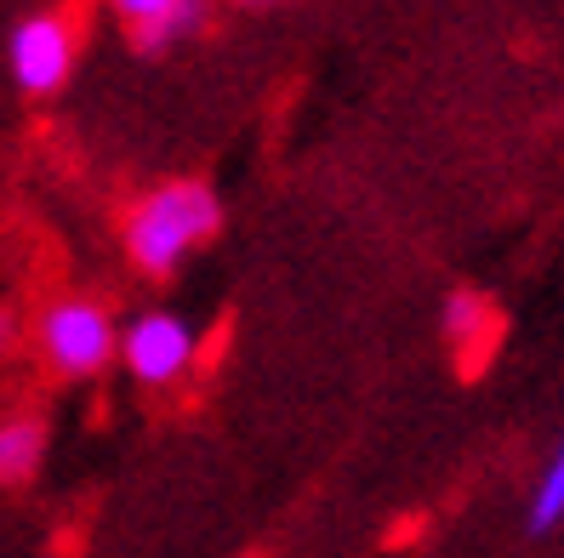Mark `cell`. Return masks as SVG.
Instances as JSON below:
<instances>
[{
	"label": "cell",
	"instance_id": "1",
	"mask_svg": "<svg viewBox=\"0 0 564 558\" xmlns=\"http://www.w3.org/2000/svg\"><path fill=\"white\" fill-rule=\"evenodd\" d=\"M223 234V200L206 177H165L126 211L120 245L143 280H172L183 262Z\"/></svg>",
	"mask_w": 564,
	"mask_h": 558
},
{
	"label": "cell",
	"instance_id": "6",
	"mask_svg": "<svg viewBox=\"0 0 564 558\" xmlns=\"http://www.w3.org/2000/svg\"><path fill=\"white\" fill-rule=\"evenodd\" d=\"M46 445H52V428L41 411L0 416V490H23L35 479L46 462Z\"/></svg>",
	"mask_w": 564,
	"mask_h": 558
},
{
	"label": "cell",
	"instance_id": "8",
	"mask_svg": "<svg viewBox=\"0 0 564 558\" xmlns=\"http://www.w3.org/2000/svg\"><path fill=\"white\" fill-rule=\"evenodd\" d=\"M564 524V439L553 445V456H547V468H542V479H536V490H530V507H524V536L530 541H542V536H553Z\"/></svg>",
	"mask_w": 564,
	"mask_h": 558
},
{
	"label": "cell",
	"instance_id": "3",
	"mask_svg": "<svg viewBox=\"0 0 564 558\" xmlns=\"http://www.w3.org/2000/svg\"><path fill=\"white\" fill-rule=\"evenodd\" d=\"M194 359H200V331L172 308H149L120 325V371L138 387L183 382L194 371Z\"/></svg>",
	"mask_w": 564,
	"mask_h": 558
},
{
	"label": "cell",
	"instance_id": "5",
	"mask_svg": "<svg viewBox=\"0 0 564 558\" xmlns=\"http://www.w3.org/2000/svg\"><path fill=\"white\" fill-rule=\"evenodd\" d=\"M440 325L445 337L462 359V376H479V365L490 359L496 337H502V319H496V308L479 297V291H451L445 308H440Z\"/></svg>",
	"mask_w": 564,
	"mask_h": 558
},
{
	"label": "cell",
	"instance_id": "7",
	"mask_svg": "<svg viewBox=\"0 0 564 558\" xmlns=\"http://www.w3.org/2000/svg\"><path fill=\"white\" fill-rule=\"evenodd\" d=\"M212 12H217V0H172L154 23H143V29H131V52L138 57H165L172 46H183V41H194V35H206V23H212Z\"/></svg>",
	"mask_w": 564,
	"mask_h": 558
},
{
	"label": "cell",
	"instance_id": "10",
	"mask_svg": "<svg viewBox=\"0 0 564 558\" xmlns=\"http://www.w3.org/2000/svg\"><path fill=\"white\" fill-rule=\"evenodd\" d=\"M223 7H235V12H274V7H285V0H223Z\"/></svg>",
	"mask_w": 564,
	"mask_h": 558
},
{
	"label": "cell",
	"instance_id": "4",
	"mask_svg": "<svg viewBox=\"0 0 564 558\" xmlns=\"http://www.w3.org/2000/svg\"><path fill=\"white\" fill-rule=\"evenodd\" d=\"M75 23L63 12H29L7 29V75L23 97H57L75 75Z\"/></svg>",
	"mask_w": 564,
	"mask_h": 558
},
{
	"label": "cell",
	"instance_id": "9",
	"mask_svg": "<svg viewBox=\"0 0 564 558\" xmlns=\"http://www.w3.org/2000/svg\"><path fill=\"white\" fill-rule=\"evenodd\" d=\"M104 7L126 23V35H131V29H143V23H154L165 7H172V0H104Z\"/></svg>",
	"mask_w": 564,
	"mask_h": 558
},
{
	"label": "cell",
	"instance_id": "2",
	"mask_svg": "<svg viewBox=\"0 0 564 558\" xmlns=\"http://www.w3.org/2000/svg\"><path fill=\"white\" fill-rule=\"evenodd\" d=\"M35 353L57 382H91L120 365V319L97 297H52L35 314Z\"/></svg>",
	"mask_w": 564,
	"mask_h": 558
}]
</instances>
